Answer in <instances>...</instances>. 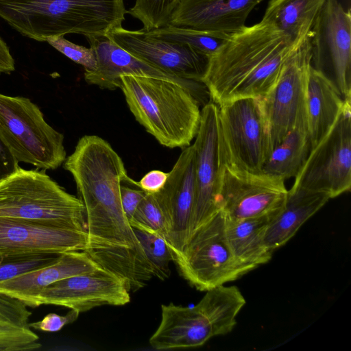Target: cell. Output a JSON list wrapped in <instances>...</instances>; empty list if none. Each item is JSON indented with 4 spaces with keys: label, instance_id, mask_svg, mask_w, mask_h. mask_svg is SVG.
Segmentation results:
<instances>
[{
    "label": "cell",
    "instance_id": "obj_1",
    "mask_svg": "<svg viewBox=\"0 0 351 351\" xmlns=\"http://www.w3.org/2000/svg\"><path fill=\"white\" fill-rule=\"evenodd\" d=\"M64 168L72 175L84 208L86 249L141 247L121 200V183L134 184V180L109 143L96 135L83 136L66 158Z\"/></svg>",
    "mask_w": 351,
    "mask_h": 351
},
{
    "label": "cell",
    "instance_id": "obj_2",
    "mask_svg": "<svg viewBox=\"0 0 351 351\" xmlns=\"http://www.w3.org/2000/svg\"><path fill=\"white\" fill-rule=\"evenodd\" d=\"M297 45L263 20L230 35L210 57L202 81L211 101L219 106L237 97L264 96Z\"/></svg>",
    "mask_w": 351,
    "mask_h": 351
},
{
    "label": "cell",
    "instance_id": "obj_3",
    "mask_svg": "<svg viewBox=\"0 0 351 351\" xmlns=\"http://www.w3.org/2000/svg\"><path fill=\"white\" fill-rule=\"evenodd\" d=\"M123 0H0V17L38 41L68 34L106 35L121 27Z\"/></svg>",
    "mask_w": 351,
    "mask_h": 351
},
{
    "label": "cell",
    "instance_id": "obj_4",
    "mask_svg": "<svg viewBox=\"0 0 351 351\" xmlns=\"http://www.w3.org/2000/svg\"><path fill=\"white\" fill-rule=\"evenodd\" d=\"M136 120L162 146L184 149L195 137L200 104L184 86L150 77L121 76L119 82Z\"/></svg>",
    "mask_w": 351,
    "mask_h": 351
},
{
    "label": "cell",
    "instance_id": "obj_5",
    "mask_svg": "<svg viewBox=\"0 0 351 351\" xmlns=\"http://www.w3.org/2000/svg\"><path fill=\"white\" fill-rule=\"evenodd\" d=\"M193 306H161V319L149 339L158 350L195 348L230 332L246 301L237 287L221 285L206 291Z\"/></svg>",
    "mask_w": 351,
    "mask_h": 351
},
{
    "label": "cell",
    "instance_id": "obj_6",
    "mask_svg": "<svg viewBox=\"0 0 351 351\" xmlns=\"http://www.w3.org/2000/svg\"><path fill=\"white\" fill-rule=\"evenodd\" d=\"M0 217L86 230L82 201L38 169L19 167L0 182Z\"/></svg>",
    "mask_w": 351,
    "mask_h": 351
},
{
    "label": "cell",
    "instance_id": "obj_7",
    "mask_svg": "<svg viewBox=\"0 0 351 351\" xmlns=\"http://www.w3.org/2000/svg\"><path fill=\"white\" fill-rule=\"evenodd\" d=\"M0 136L19 162L53 170L65 160L64 136L29 98L0 93Z\"/></svg>",
    "mask_w": 351,
    "mask_h": 351
},
{
    "label": "cell",
    "instance_id": "obj_8",
    "mask_svg": "<svg viewBox=\"0 0 351 351\" xmlns=\"http://www.w3.org/2000/svg\"><path fill=\"white\" fill-rule=\"evenodd\" d=\"M224 221L225 215L219 210L174 256L180 275L197 290L207 291L224 285L256 268L234 256L226 237Z\"/></svg>",
    "mask_w": 351,
    "mask_h": 351
},
{
    "label": "cell",
    "instance_id": "obj_9",
    "mask_svg": "<svg viewBox=\"0 0 351 351\" xmlns=\"http://www.w3.org/2000/svg\"><path fill=\"white\" fill-rule=\"evenodd\" d=\"M225 164L258 173L274 147L261 97H241L219 106Z\"/></svg>",
    "mask_w": 351,
    "mask_h": 351
},
{
    "label": "cell",
    "instance_id": "obj_10",
    "mask_svg": "<svg viewBox=\"0 0 351 351\" xmlns=\"http://www.w3.org/2000/svg\"><path fill=\"white\" fill-rule=\"evenodd\" d=\"M311 66L344 101H351V14L339 0H326L309 34Z\"/></svg>",
    "mask_w": 351,
    "mask_h": 351
},
{
    "label": "cell",
    "instance_id": "obj_11",
    "mask_svg": "<svg viewBox=\"0 0 351 351\" xmlns=\"http://www.w3.org/2000/svg\"><path fill=\"white\" fill-rule=\"evenodd\" d=\"M293 186L328 193L330 198L351 187V101H345L334 125L310 152Z\"/></svg>",
    "mask_w": 351,
    "mask_h": 351
},
{
    "label": "cell",
    "instance_id": "obj_12",
    "mask_svg": "<svg viewBox=\"0 0 351 351\" xmlns=\"http://www.w3.org/2000/svg\"><path fill=\"white\" fill-rule=\"evenodd\" d=\"M310 66L308 35L294 48L285 61L274 84L261 97L274 148L306 115V90Z\"/></svg>",
    "mask_w": 351,
    "mask_h": 351
},
{
    "label": "cell",
    "instance_id": "obj_13",
    "mask_svg": "<svg viewBox=\"0 0 351 351\" xmlns=\"http://www.w3.org/2000/svg\"><path fill=\"white\" fill-rule=\"evenodd\" d=\"M195 138V195L189 237L219 210L217 202L225 160L219 106L213 101L201 110L199 127Z\"/></svg>",
    "mask_w": 351,
    "mask_h": 351
},
{
    "label": "cell",
    "instance_id": "obj_14",
    "mask_svg": "<svg viewBox=\"0 0 351 351\" xmlns=\"http://www.w3.org/2000/svg\"><path fill=\"white\" fill-rule=\"evenodd\" d=\"M282 178L223 166L217 205L230 219L271 215L283 206L288 190Z\"/></svg>",
    "mask_w": 351,
    "mask_h": 351
},
{
    "label": "cell",
    "instance_id": "obj_15",
    "mask_svg": "<svg viewBox=\"0 0 351 351\" xmlns=\"http://www.w3.org/2000/svg\"><path fill=\"white\" fill-rule=\"evenodd\" d=\"M106 36L134 57L173 76L202 82L206 73L208 56L191 46L152 36L143 28L129 30L121 26Z\"/></svg>",
    "mask_w": 351,
    "mask_h": 351
},
{
    "label": "cell",
    "instance_id": "obj_16",
    "mask_svg": "<svg viewBox=\"0 0 351 351\" xmlns=\"http://www.w3.org/2000/svg\"><path fill=\"white\" fill-rule=\"evenodd\" d=\"M128 282L102 268L56 281L36 297L34 308L43 304L64 306L80 313L104 306H123L130 302Z\"/></svg>",
    "mask_w": 351,
    "mask_h": 351
},
{
    "label": "cell",
    "instance_id": "obj_17",
    "mask_svg": "<svg viewBox=\"0 0 351 351\" xmlns=\"http://www.w3.org/2000/svg\"><path fill=\"white\" fill-rule=\"evenodd\" d=\"M86 38L97 59L95 69L84 72V79L88 84L112 90L119 88L121 76L160 78L177 82L187 88L202 107L211 101L209 91L203 82L169 75L134 57L106 35L89 36Z\"/></svg>",
    "mask_w": 351,
    "mask_h": 351
},
{
    "label": "cell",
    "instance_id": "obj_18",
    "mask_svg": "<svg viewBox=\"0 0 351 351\" xmlns=\"http://www.w3.org/2000/svg\"><path fill=\"white\" fill-rule=\"evenodd\" d=\"M87 246L86 230L0 217V257L16 254H62L85 250Z\"/></svg>",
    "mask_w": 351,
    "mask_h": 351
},
{
    "label": "cell",
    "instance_id": "obj_19",
    "mask_svg": "<svg viewBox=\"0 0 351 351\" xmlns=\"http://www.w3.org/2000/svg\"><path fill=\"white\" fill-rule=\"evenodd\" d=\"M169 216L171 230L167 244L173 258L186 243L195 195L194 148H184L169 172L167 182L158 192Z\"/></svg>",
    "mask_w": 351,
    "mask_h": 351
},
{
    "label": "cell",
    "instance_id": "obj_20",
    "mask_svg": "<svg viewBox=\"0 0 351 351\" xmlns=\"http://www.w3.org/2000/svg\"><path fill=\"white\" fill-rule=\"evenodd\" d=\"M264 0H180L167 24L231 35L246 25L256 5Z\"/></svg>",
    "mask_w": 351,
    "mask_h": 351
},
{
    "label": "cell",
    "instance_id": "obj_21",
    "mask_svg": "<svg viewBox=\"0 0 351 351\" xmlns=\"http://www.w3.org/2000/svg\"><path fill=\"white\" fill-rule=\"evenodd\" d=\"M101 267L84 250L62 253L53 263L0 282V293L34 307L38 294L52 283Z\"/></svg>",
    "mask_w": 351,
    "mask_h": 351
},
{
    "label": "cell",
    "instance_id": "obj_22",
    "mask_svg": "<svg viewBox=\"0 0 351 351\" xmlns=\"http://www.w3.org/2000/svg\"><path fill=\"white\" fill-rule=\"evenodd\" d=\"M330 199L325 192L292 186L282 207L269 217L265 237L269 248L274 252L286 244Z\"/></svg>",
    "mask_w": 351,
    "mask_h": 351
},
{
    "label": "cell",
    "instance_id": "obj_23",
    "mask_svg": "<svg viewBox=\"0 0 351 351\" xmlns=\"http://www.w3.org/2000/svg\"><path fill=\"white\" fill-rule=\"evenodd\" d=\"M344 102L334 85L321 73L310 66L305 109L311 149L331 129Z\"/></svg>",
    "mask_w": 351,
    "mask_h": 351
},
{
    "label": "cell",
    "instance_id": "obj_24",
    "mask_svg": "<svg viewBox=\"0 0 351 351\" xmlns=\"http://www.w3.org/2000/svg\"><path fill=\"white\" fill-rule=\"evenodd\" d=\"M271 215L243 219L225 215L226 237L232 252L240 261L258 267L271 260L274 252L266 244L265 237Z\"/></svg>",
    "mask_w": 351,
    "mask_h": 351
},
{
    "label": "cell",
    "instance_id": "obj_25",
    "mask_svg": "<svg viewBox=\"0 0 351 351\" xmlns=\"http://www.w3.org/2000/svg\"><path fill=\"white\" fill-rule=\"evenodd\" d=\"M84 251L101 267L125 280L132 291L142 289L155 277L154 268L143 247H101Z\"/></svg>",
    "mask_w": 351,
    "mask_h": 351
},
{
    "label": "cell",
    "instance_id": "obj_26",
    "mask_svg": "<svg viewBox=\"0 0 351 351\" xmlns=\"http://www.w3.org/2000/svg\"><path fill=\"white\" fill-rule=\"evenodd\" d=\"M326 0H270L262 19L287 35L295 45L308 36Z\"/></svg>",
    "mask_w": 351,
    "mask_h": 351
},
{
    "label": "cell",
    "instance_id": "obj_27",
    "mask_svg": "<svg viewBox=\"0 0 351 351\" xmlns=\"http://www.w3.org/2000/svg\"><path fill=\"white\" fill-rule=\"evenodd\" d=\"M32 315L22 301L0 293V351L39 349V337L29 326Z\"/></svg>",
    "mask_w": 351,
    "mask_h": 351
},
{
    "label": "cell",
    "instance_id": "obj_28",
    "mask_svg": "<svg viewBox=\"0 0 351 351\" xmlns=\"http://www.w3.org/2000/svg\"><path fill=\"white\" fill-rule=\"evenodd\" d=\"M311 150V143L305 115L274 148L263 167L262 172L280 177L285 180L295 178L304 164Z\"/></svg>",
    "mask_w": 351,
    "mask_h": 351
},
{
    "label": "cell",
    "instance_id": "obj_29",
    "mask_svg": "<svg viewBox=\"0 0 351 351\" xmlns=\"http://www.w3.org/2000/svg\"><path fill=\"white\" fill-rule=\"evenodd\" d=\"M145 31L152 36L191 46L209 57L230 36V35L225 34L202 32L190 28L176 27L169 24H166L157 29Z\"/></svg>",
    "mask_w": 351,
    "mask_h": 351
},
{
    "label": "cell",
    "instance_id": "obj_30",
    "mask_svg": "<svg viewBox=\"0 0 351 351\" xmlns=\"http://www.w3.org/2000/svg\"><path fill=\"white\" fill-rule=\"evenodd\" d=\"M129 222L133 228L158 234L167 243L171 221L158 193H146Z\"/></svg>",
    "mask_w": 351,
    "mask_h": 351
},
{
    "label": "cell",
    "instance_id": "obj_31",
    "mask_svg": "<svg viewBox=\"0 0 351 351\" xmlns=\"http://www.w3.org/2000/svg\"><path fill=\"white\" fill-rule=\"evenodd\" d=\"M144 252L152 263L155 277L161 280L168 278L171 274L170 263L174 261L173 252L166 240L151 232L133 228Z\"/></svg>",
    "mask_w": 351,
    "mask_h": 351
},
{
    "label": "cell",
    "instance_id": "obj_32",
    "mask_svg": "<svg viewBox=\"0 0 351 351\" xmlns=\"http://www.w3.org/2000/svg\"><path fill=\"white\" fill-rule=\"evenodd\" d=\"M180 0H136L128 13L139 20L143 29L149 31L167 24Z\"/></svg>",
    "mask_w": 351,
    "mask_h": 351
},
{
    "label": "cell",
    "instance_id": "obj_33",
    "mask_svg": "<svg viewBox=\"0 0 351 351\" xmlns=\"http://www.w3.org/2000/svg\"><path fill=\"white\" fill-rule=\"evenodd\" d=\"M60 254L44 253L1 256L0 282L51 265Z\"/></svg>",
    "mask_w": 351,
    "mask_h": 351
},
{
    "label": "cell",
    "instance_id": "obj_34",
    "mask_svg": "<svg viewBox=\"0 0 351 351\" xmlns=\"http://www.w3.org/2000/svg\"><path fill=\"white\" fill-rule=\"evenodd\" d=\"M48 43L77 64L82 65L85 71H92L97 66L95 53L92 47L76 45L64 38V36L48 38Z\"/></svg>",
    "mask_w": 351,
    "mask_h": 351
},
{
    "label": "cell",
    "instance_id": "obj_35",
    "mask_svg": "<svg viewBox=\"0 0 351 351\" xmlns=\"http://www.w3.org/2000/svg\"><path fill=\"white\" fill-rule=\"evenodd\" d=\"M80 315L75 310L70 309L66 315H60L51 313L45 316L43 319L29 324L30 328L45 332H57L64 326L75 322Z\"/></svg>",
    "mask_w": 351,
    "mask_h": 351
},
{
    "label": "cell",
    "instance_id": "obj_36",
    "mask_svg": "<svg viewBox=\"0 0 351 351\" xmlns=\"http://www.w3.org/2000/svg\"><path fill=\"white\" fill-rule=\"evenodd\" d=\"M168 176L169 173L160 170H152L144 175L139 182L135 181L134 185L146 193H156L164 187Z\"/></svg>",
    "mask_w": 351,
    "mask_h": 351
},
{
    "label": "cell",
    "instance_id": "obj_37",
    "mask_svg": "<svg viewBox=\"0 0 351 351\" xmlns=\"http://www.w3.org/2000/svg\"><path fill=\"white\" fill-rule=\"evenodd\" d=\"M146 193L141 189H134L121 185V200L124 213L130 221Z\"/></svg>",
    "mask_w": 351,
    "mask_h": 351
},
{
    "label": "cell",
    "instance_id": "obj_38",
    "mask_svg": "<svg viewBox=\"0 0 351 351\" xmlns=\"http://www.w3.org/2000/svg\"><path fill=\"white\" fill-rule=\"evenodd\" d=\"M19 167V161L0 136V182L14 174Z\"/></svg>",
    "mask_w": 351,
    "mask_h": 351
},
{
    "label": "cell",
    "instance_id": "obj_39",
    "mask_svg": "<svg viewBox=\"0 0 351 351\" xmlns=\"http://www.w3.org/2000/svg\"><path fill=\"white\" fill-rule=\"evenodd\" d=\"M14 70V60L7 44L0 36V73H10Z\"/></svg>",
    "mask_w": 351,
    "mask_h": 351
}]
</instances>
